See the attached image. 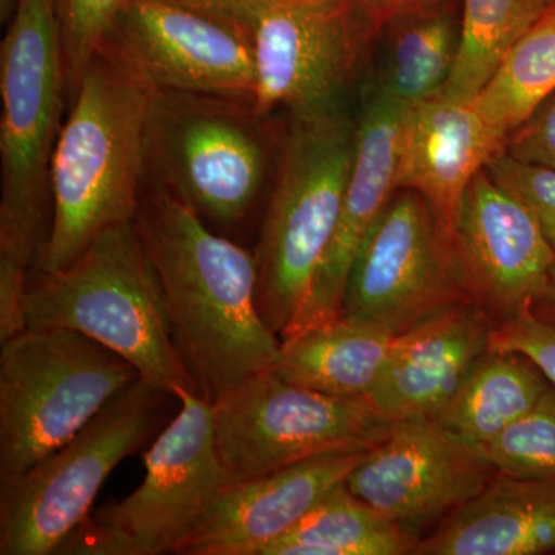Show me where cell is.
I'll return each mask as SVG.
<instances>
[{
	"label": "cell",
	"instance_id": "cell-1",
	"mask_svg": "<svg viewBox=\"0 0 555 555\" xmlns=\"http://www.w3.org/2000/svg\"><path fill=\"white\" fill-rule=\"evenodd\" d=\"M134 221L201 396L215 401L244 379L270 371L281 339L259 309L257 258L211 232L158 181L141 199Z\"/></svg>",
	"mask_w": 555,
	"mask_h": 555
},
{
	"label": "cell",
	"instance_id": "cell-2",
	"mask_svg": "<svg viewBox=\"0 0 555 555\" xmlns=\"http://www.w3.org/2000/svg\"><path fill=\"white\" fill-rule=\"evenodd\" d=\"M67 82L56 0H17L0 47V341L24 328Z\"/></svg>",
	"mask_w": 555,
	"mask_h": 555
},
{
	"label": "cell",
	"instance_id": "cell-3",
	"mask_svg": "<svg viewBox=\"0 0 555 555\" xmlns=\"http://www.w3.org/2000/svg\"><path fill=\"white\" fill-rule=\"evenodd\" d=\"M152 96L104 53L83 73L51 158L53 218L38 259L43 275L67 268L104 230L137 218Z\"/></svg>",
	"mask_w": 555,
	"mask_h": 555
},
{
	"label": "cell",
	"instance_id": "cell-4",
	"mask_svg": "<svg viewBox=\"0 0 555 555\" xmlns=\"http://www.w3.org/2000/svg\"><path fill=\"white\" fill-rule=\"evenodd\" d=\"M21 315L24 327H67L94 339L167 396L199 392L134 219L104 230L67 268L28 284Z\"/></svg>",
	"mask_w": 555,
	"mask_h": 555
},
{
	"label": "cell",
	"instance_id": "cell-5",
	"mask_svg": "<svg viewBox=\"0 0 555 555\" xmlns=\"http://www.w3.org/2000/svg\"><path fill=\"white\" fill-rule=\"evenodd\" d=\"M357 124L339 108L294 113L258 250V302L278 337L292 326L334 238L356 153Z\"/></svg>",
	"mask_w": 555,
	"mask_h": 555
},
{
	"label": "cell",
	"instance_id": "cell-6",
	"mask_svg": "<svg viewBox=\"0 0 555 555\" xmlns=\"http://www.w3.org/2000/svg\"><path fill=\"white\" fill-rule=\"evenodd\" d=\"M0 343V483L64 447L139 378L129 361L73 328L24 327Z\"/></svg>",
	"mask_w": 555,
	"mask_h": 555
},
{
	"label": "cell",
	"instance_id": "cell-7",
	"mask_svg": "<svg viewBox=\"0 0 555 555\" xmlns=\"http://www.w3.org/2000/svg\"><path fill=\"white\" fill-rule=\"evenodd\" d=\"M167 393L139 377L64 447L0 483V554H57L109 474L152 434Z\"/></svg>",
	"mask_w": 555,
	"mask_h": 555
},
{
	"label": "cell",
	"instance_id": "cell-8",
	"mask_svg": "<svg viewBox=\"0 0 555 555\" xmlns=\"http://www.w3.org/2000/svg\"><path fill=\"white\" fill-rule=\"evenodd\" d=\"M177 398L181 411L145 452L141 486L87 518L57 554H175L215 495L233 481L218 454L211 401L195 390Z\"/></svg>",
	"mask_w": 555,
	"mask_h": 555
},
{
	"label": "cell",
	"instance_id": "cell-9",
	"mask_svg": "<svg viewBox=\"0 0 555 555\" xmlns=\"http://www.w3.org/2000/svg\"><path fill=\"white\" fill-rule=\"evenodd\" d=\"M247 101L153 90L149 169L203 219L236 224L261 192L268 145Z\"/></svg>",
	"mask_w": 555,
	"mask_h": 555
},
{
	"label": "cell",
	"instance_id": "cell-10",
	"mask_svg": "<svg viewBox=\"0 0 555 555\" xmlns=\"http://www.w3.org/2000/svg\"><path fill=\"white\" fill-rule=\"evenodd\" d=\"M215 440L233 481L315 456L367 451L396 423L367 398L326 396L261 372L211 401Z\"/></svg>",
	"mask_w": 555,
	"mask_h": 555
},
{
	"label": "cell",
	"instance_id": "cell-11",
	"mask_svg": "<svg viewBox=\"0 0 555 555\" xmlns=\"http://www.w3.org/2000/svg\"><path fill=\"white\" fill-rule=\"evenodd\" d=\"M465 302L451 236L422 195L398 190L358 251L341 317L401 335Z\"/></svg>",
	"mask_w": 555,
	"mask_h": 555
},
{
	"label": "cell",
	"instance_id": "cell-12",
	"mask_svg": "<svg viewBox=\"0 0 555 555\" xmlns=\"http://www.w3.org/2000/svg\"><path fill=\"white\" fill-rule=\"evenodd\" d=\"M100 53L153 90L254 101L247 31L175 0H130Z\"/></svg>",
	"mask_w": 555,
	"mask_h": 555
},
{
	"label": "cell",
	"instance_id": "cell-13",
	"mask_svg": "<svg viewBox=\"0 0 555 555\" xmlns=\"http://www.w3.org/2000/svg\"><path fill=\"white\" fill-rule=\"evenodd\" d=\"M248 35L257 64L251 105L262 116L338 102L374 40L356 0H291L261 14Z\"/></svg>",
	"mask_w": 555,
	"mask_h": 555
},
{
	"label": "cell",
	"instance_id": "cell-14",
	"mask_svg": "<svg viewBox=\"0 0 555 555\" xmlns=\"http://www.w3.org/2000/svg\"><path fill=\"white\" fill-rule=\"evenodd\" d=\"M494 476V467L476 448L433 418H415L397 422L345 485L418 543L427 529L433 531L480 494Z\"/></svg>",
	"mask_w": 555,
	"mask_h": 555
},
{
	"label": "cell",
	"instance_id": "cell-15",
	"mask_svg": "<svg viewBox=\"0 0 555 555\" xmlns=\"http://www.w3.org/2000/svg\"><path fill=\"white\" fill-rule=\"evenodd\" d=\"M452 244L469 298L495 326L531 313L555 251L531 211L486 169L467 185Z\"/></svg>",
	"mask_w": 555,
	"mask_h": 555
},
{
	"label": "cell",
	"instance_id": "cell-16",
	"mask_svg": "<svg viewBox=\"0 0 555 555\" xmlns=\"http://www.w3.org/2000/svg\"><path fill=\"white\" fill-rule=\"evenodd\" d=\"M367 451L335 452L266 476L230 481L175 554L262 555L332 489L345 483Z\"/></svg>",
	"mask_w": 555,
	"mask_h": 555
},
{
	"label": "cell",
	"instance_id": "cell-17",
	"mask_svg": "<svg viewBox=\"0 0 555 555\" xmlns=\"http://www.w3.org/2000/svg\"><path fill=\"white\" fill-rule=\"evenodd\" d=\"M406 105L378 91L357 124L356 153L334 238L305 308L281 341L341 317L347 278L358 251L398 192V153Z\"/></svg>",
	"mask_w": 555,
	"mask_h": 555
},
{
	"label": "cell",
	"instance_id": "cell-18",
	"mask_svg": "<svg viewBox=\"0 0 555 555\" xmlns=\"http://www.w3.org/2000/svg\"><path fill=\"white\" fill-rule=\"evenodd\" d=\"M506 139L486 124L474 101L447 94L408 108L400 134L398 190H414L452 238L467 185L505 152Z\"/></svg>",
	"mask_w": 555,
	"mask_h": 555
},
{
	"label": "cell",
	"instance_id": "cell-19",
	"mask_svg": "<svg viewBox=\"0 0 555 555\" xmlns=\"http://www.w3.org/2000/svg\"><path fill=\"white\" fill-rule=\"evenodd\" d=\"M494 327L483 310L465 302L397 335L367 400L393 423L434 418L489 349Z\"/></svg>",
	"mask_w": 555,
	"mask_h": 555
},
{
	"label": "cell",
	"instance_id": "cell-20",
	"mask_svg": "<svg viewBox=\"0 0 555 555\" xmlns=\"http://www.w3.org/2000/svg\"><path fill=\"white\" fill-rule=\"evenodd\" d=\"M555 553V481L495 474L483 491L416 543L415 555Z\"/></svg>",
	"mask_w": 555,
	"mask_h": 555
},
{
	"label": "cell",
	"instance_id": "cell-21",
	"mask_svg": "<svg viewBox=\"0 0 555 555\" xmlns=\"http://www.w3.org/2000/svg\"><path fill=\"white\" fill-rule=\"evenodd\" d=\"M397 335L338 317L281 341L278 377L339 398H367Z\"/></svg>",
	"mask_w": 555,
	"mask_h": 555
},
{
	"label": "cell",
	"instance_id": "cell-22",
	"mask_svg": "<svg viewBox=\"0 0 555 555\" xmlns=\"http://www.w3.org/2000/svg\"><path fill=\"white\" fill-rule=\"evenodd\" d=\"M550 386L531 358L488 349L433 420L467 447L480 449L534 406Z\"/></svg>",
	"mask_w": 555,
	"mask_h": 555
},
{
	"label": "cell",
	"instance_id": "cell-23",
	"mask_svg": "<svg viewBox=\"0 0 555 555\" xmlns=\"http://www.w3.org/2000/svg\"><path fill=\"white\" fill-rule=\"evenodd\" d=\"M382 33L386 35V54L378 91L406 107L443 91L462 36L454 0L404 14Z\"/></svg>",
	"mask_w": 555,
	"mask_h": 555
},
{
	"label": "cell",
	"instance_id": "cell-24",
	"mask_svg": "<svg viewBox=\"0 0 555 555\" xmlns=\"http://www.w3.org/2000/svg\"><path fill=\"white\" fill-rule=\"evenodd\" d=\"M415 546L414 537L341 483L262 555H408Z\"/></svg>",
	"mask_w": 555,
	"mask_h": 555
},
{
	"label": "cell",
	"instance_id": "cell-25",
	"mask_svg": "<svg viewBox=\"0 0 555 555\" xmlns=\"http://www.w3.org/2000/svg\"><path fill=\"white\" fill-rule=\"evenodd\" d=\"M555 93V2L507 50L474 104L486 124L509 138Z\"/></svg>",
	"mask_w": 555,
	"mask_h": 555
},
{
	"label": "cell",
	"instance_id": "cell-26",
	"mask_svg": "<svg viewBox=\"0 0 555 555\" xmlns=\"http://www.w3.org/2000/svg\"><path fill=\"white\" fill-rule=\"evenodd\" d=\"M555 0H463L462 36L454 68L441 93L473 101L507 50Z\"/></svg>",
	"mask_w": 555,
	"mask_h": 555
},
{
	"label": "cell",
	"instance_id": "cell-27",
	"mask_svg": "<svg viewBox=\"0 0 555 555\" xmlns=\"http://www.w3.org/2000/svg\"><path fill=\"white\" fill-rule=\"evenodd\" d=\"M477 451L500 476L555 481V387L551 385L524 416Z\"/></svg>",
	"mask_w": 555,
	"mask_h": 555
},
{
	"label": "cell",
	"instance_id": "cell-28",
	"mask_svg": "<svg viewBox=\"0 0 555 555\" xmlns=\"http://www.w3.org/2000/svg\"><path fill=\"white\" fill-rule=\"evenodd\" d=\"M130 0H56L67 82L78 87Z\"/></svg>",
	"mask_w": 555,
	"mask_h": 555
},
{
	"label": "cell",
	"instance_id": "cell-29",
	"mask_svg": "<svg viewBox=\"0 0 555 555\" xmlns=\"http://www.w3.org/2000/svg\"><path fill=\"white\" fill-rule=\"evenodd\" d=\"M486 170L531 211L555 251V171L520 163L506 153L492 159Z\"/></svg>",
	"mask_w": 555,
	"mask_h": 555
},
{
	"label": "cell",
	"instance_id": "cell-30",
	"mask_svg": "<svg viewBox=\"0 0 555 555\" xmlns=\"http://www.w3.org/2000/svg\"><path fill=\"white\" fill-rule=\"evenodd\" d=\"M489 349L524 353L542 369L555 387V324L531 313L494 327Z\"/></svg>",
	"mask_w": 555,
	"mask_h": 555
},
{
	"label": "cell",
	"instance_id": "cell-31",
	"mask_svg": "<svg viewBox=\"0 0 555 555\" xmlns=\"http://www.w3.org/2000/svg\"><path fill=\"white\" fill-rule=\"evenodd\" d=\"M511 158L555 171V93L507 138Z\"/></svg>",
	"mask_w": 555,
	"mask_h": 555
},
{
	"label": "cell",
	"instance_id": "cell-32",
	"mask_svg": "<svg viewBox=\"0 0 555 555\" xmlns=\"http://www.w3.org/2000/svg\"><path fill=\"white\" fill-rule=\"evenodd\" d=\"M175 2L228 22L248 33L261 14L291 0H175Z\"/></svg>",
	"mask_w": 555,
	"mask_h": 555
},
{
	"label": "cell",
	"instance_id": "cell-33",
	"mask_svg": "<svg viewBox=\"0 0 555 555\" xmlns=\"http://www.w3.org/2000/svg\"><path fill=\"white\" fill-rule=\"evenodd\" d=\"M438 2H443V0H356L358 11H360L372 39H377L387 25L398 17L436 5Z\"/></svg>",
	"mask_w": 555,
	"mask_h": 555
},
{
	"label": "cell",
	"instance_id": "cell-34",
	"mask_svg": "<svg viewBox=\"0 0 555 555\" xmlns=\"http://www.w3.org/2000/svg\"><path fill=\"white\" fill-rule=\"evenodd\" d=\"M531 315L555 324V262L547 276L545 288L532 306Z\"/></svg>",
	"mask_w": 555,
	"mask_h": 555
}]
</instances>
